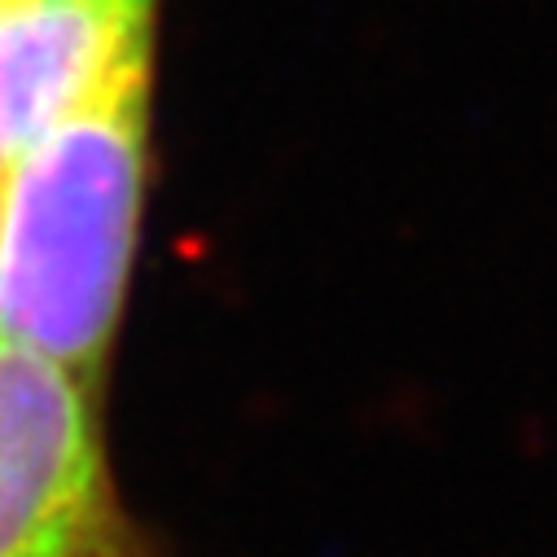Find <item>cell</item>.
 <instances>
[{"mask_svg":"<svg viewBox=\"0 0 557 557\" xmlns=\"http://www.w3.org/2000/svg\"><path fill=\"white\" fill-rule=\"evenodd\" d=\"M154 45L0 172V338L101 391L141 246Z\"/></svg>","mask_w":557,"mask_h":557,"instance_id":"obj_1","label":"cell"},{"mask_svg":"<svg viewBox=\"0 0 557 557\" xmlns=\"http://www.w3.org/2000/svg\"><path fill=\"white\" fill-rule=\"evenodd\" d=\"M0 557H163L119 500L101 391L0 338Z\"/></svg>","mask_w":557,"mask_h":557,"instance_id":"obj_2","label":"cell"},{"mask_svg":"<svg viewBox=\"0 0 557 557\" xmlns=\"http://www.w3.org/2000/svg\"><path fill=\"white\" fill-rule=\"evenodd\" d=\"M146 45L154 0H0V172Z\"/></svg>","mask_w":557,"mask_h":557,"instance_id":"obj_3","label":"cell"}]
</instances>
